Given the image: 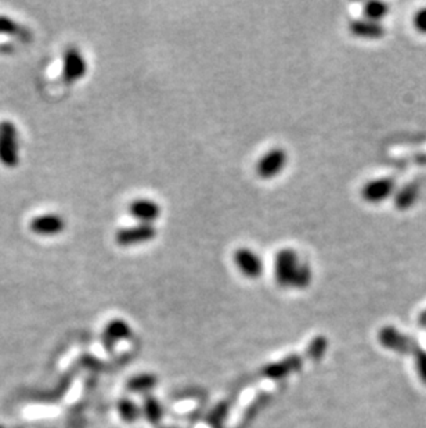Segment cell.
I'll return each instance as SVG.
<instances>
[{
	"label": "cell",
	"instance_id": "obj_1",
	"mask_svg": "<svg viewBox=\"0 0 426 428\" xmlns=\"http://www.w3.org/2000/svg\"><path fill=\"white\" fill-rule=\"evenodd\" d=\"M274 276L281 287L303 290L311 283L313 272L309 264L301 258L298 251L284 248L275 254Z\"/></svg>",
	"mask_w": 426,
	"mask_h": 428
},
{
	"label": "cell",
	"instance_id": "obj_2",
	"mask_svg": "<svg viewBox=\"0 0 426 428\" xmlns=\"http://www.w3.org/2000/svg\"><path fill=\"white\" fill-rule=\"evenodd\" d=\"M0 164L6 168H15L20 164V137L13 121H0Z\"/></svg>",
	"mask_w": 426,
	"mask_h": 428
},
{
	"label": "cell",
	"instance_id": "obj_3",
	"mask_svg": "<svg viewBox=\"0 0 426 428\" xmlns=\"http://www.w3.org/2000/svg\"><path fill=\"white\" fill-rule=\"evenodd\" d=\"M288 164V153L281 149H271L256 162V173L263 181H270L285 169Z\"/></svg>",
	"mask_w": 426,
	"mask_h": 428
},
{
	"label": "cell",
	"instance_id": "obj_4",
	"mask_svg": "<svg viewBox=\"0 0 426 428\" xmlns=\"http://www.w3.org/2000/svg\"><path fill=\"white\" fill-rule=\"evenodd\" d=\"M380 341L387 350L401 355H413L418 348V344L411 337L399 331L393 326H387L380 331Z\"/></svg>",
	"mask_w": 426,
	"mask_h": 428
},
{
	"label": "cell",
	"instance_id": "obj_5",
	"mask_svg": "<svg viewBox=\"0 0 426 428\" xmlns=\"http://www.w3.org/2000/svg\"><path fill=\"white\" fill-rule=\"evenodd\" d=\"M156 234L158 232L154 225L137 224L129 228L119 229L115 234V241L120 247H133L153 241Z\"/></svg>",
	"mask_w": 426,
	"mask_h": 428
},
{
	"label": "cell",
	"instance_id": "obj_6",
	"mask_svg": "<svg viewBox=\"0 0 426 428\" xmlns=\"http://www.w3.org/2000/svg\"><path fill=\"white\" fill-rule=\"evenodd\" d=\"M87 74V61L77 47H68L63 57V79L75 83Z\"/></svg>",
	"mask_w": 426,
	"mask_h": 428
},
{
	"label": "cell",
	"instance_id": "obj_7",
	"mask_svg": "<svg viewBox=\"0 0 426 428\" xmlns=\"http://www.w3.org/2000/svg\"><path fill=\"white\" fill-rule=\"evenodd\" d=\"M234 264L237 269L248 279H259L265 271V264L261 255L245 247L238 248L234 252Z\"/></svg>",
	"mask_w": 426,
	"mask_h": 428
},
{
	"label": "cell",
	"instance_id": "obj_8",
	"mask_svg": "<svg viewBox=\"0 0 426 428\" xmlns=\"http://www.w3.org/2000/svg\"><path fill=\"white\" fill-rule=\"evenodd\" d=\"M67 228L65 219L58 214H43L31 219L30 229L38 236L51 237L63 233Z\"/></svg>",
	"mask_w": 426,
	"mask_h": 428
},
{
	"label": "cell",
	"instance_id": "obj_9",
	"mask_svg": "<svg viewBox=\"0 0 426 428\" xmlns=\"http://www.w3.org/2000/svg\"><path fill=\"white\" fill-rule=\"evenodd\" d=\"M129 214L139 224L154 225L155 221L161 218L162 208L158 202L149 198H137L129 205Z\"/></svg>",
	"mask_w": 426,
	"mask_h": 428
},
{
	"label": "cell",
	"instance_id": "obj_10",
	"mask_svg": "<svg viewBox=\"0 0 426 428\" xmlns=\"http://www.w3.org/2000/svg\"><path fill=\"white\" fill-rule=\"evenodd\" d=\"M130 334H132V329L125 320L114 319L104 329L103 343L108 350H111L118 341L127 340L130 337Z\"/></svg>",
	"mask_w": 426,
	"mask_h": 428
},
{
	"label": "cell",
	"instance_id": "obj_11",
	"mask_svg": "<svg viewBox=\"0 0 426 428\" xmlns=\"http://www.w3.org/2000/svg\"><path fill=\"white\" fill-rule=\"evenodd\" d=\"M394 182L391 179H377L363 188V198L368 202L384 201L393 192Z\"/></svg>",
	"mask_w": 426,
	"mask_h": 428
},
{
	"label": "cell",
	"instance_id": "obj_12",
	"mask_svg": "<svg viewBox=\"0 0 426 428\" xmlns=\"http://www.w3.org/2000/svg\"><path fill=\"white\" fill-rule=\"evenodd\" d=\"M349 30L354 37L364 39H378L385 34V30L381 24L370 20H354L350 23Z\"/></svg>",
	"mask_w": 426,
	"mask_h": 428
},
{
	"label": "cell",
	"instance_id": "obj_13",
	"mask_svg": "<svg viewBox=\"0 0 426 428\" xmlns=\"http://www.w3.org/2000/svg\"><path fill=\"white\" fill-rule=\"evenodd\" d=\"M0 35H10L23 40L31 39V32L28 28L23 27L8 16H0Z\"/></svg>",
	"mask_w": 426,
	"mask_h": 428
},
{
	"label": "cell",
	"instance_id": "obj_14",
	"mask_svg": "<svg viewBox=\"0 0 426 428\" xmlns=\"http://www.w3.org/2000/svg\"><path fill=\"white\" fill-rule=\"evenodd\" d=\"M118 412L126 423H134L142 416V409L130 399H122L118 403Z\"/></svg>",
	"mask_w": 426,
	"mask_h": 428
},
{
	"label": "cell",
	"instance_id": "obj_15",
	"mask_svg": "<svg viewBox=\"0 0 426 428\" xmlns=\"http://www.w3.org/2000/svg\"><path fill=\"white\" fill-rule=\"evenodd\" d=\"M156 384V377L153 374H140L129 380L127 387L133 392H147L154 389Z\"/></svg>",
	"mask_w": 426,
	"mask_h": 428
},
{
	"label": "cell",
	"instance_id": "obj_16",
	"mask_svg": "<svg viewBox=\"0 0 426 428\" xmlns=\"http://www.w3.org/2000/svg\"><path fill=\"white\" fill-rule=\"evenodd\" d=\"M142 412L146 415L147 420L151 423H158L163 415V409L162 405L159 403L158 399H155L153 396H147L144 401V406L142 409Z\"/></svg>",
	"mask_w": 426,
	"mask_h": 428
},
{
	"label": "cell",
	"instance_id": "obj_17",
	"mask_svg": "<svg viewBox=\"0 0 426 428\" xmlns=\"http://www.w3.org/2000/svg\"><path fill=\"white\" fill-rule=\"evenodd\" d=\"M387 13V6L385 3H380V1H371L367 3L364 6V14L367 17V20L377 23L378 20H381Z\"/></svg>",
	"mask_w": 426,
	"mask_h": 428
},
{
	"label": "cell",
	"instance_id": "obj_18",
	"mask_svg": "<svg viewBox=\"0 0 426 428\" xmlns=\"http://www.w3.org/2000/svg\"><path fill=\"white\" fill-rule=\"evenodd\" d=\"M418 195V186L417 185H408L406 186L396 198V204L399 208H407L410 207Z\"/></svg>",
	"mask_w": 426,
	"mask_h": 428
},
{
	"label": "cell",
	"instance_id": "obj_19",
	"mask_svg": "<svg viewBox=\"0 0 426 428\" xmlns=\"http://www.w3.org/2000/svg\"><path fill=\"white\" fill-rule=\"evenodd\" d=\"M415 360V367L418 372V376L422 383L426 384V350H421L420 347L413 353Z\"/></svg>",
	"mask_w": 426,
	"mask_h": 428
},
{
	"label": "cell",
	"instance_id": "obj_20",
	"mask_svg": "<svg viewBox=\"0 0 426 428\" xmlns=\"http://www.w3.org/2000/svg\"><path fill=\"white\" fill-rule=\"evenodd\" d=\"M414 25L420 32L426 34V8L420 10L414 17Z\"/></svg>",
	"mask_w": 426,
	"mask_h": 428
},
{
	"label": "cell",
	"instance_id": "obj_21",
	"mask_svg": "<svg viewBox=\"0 0 426 428\" xmlns=\"http://www.w3.org/2000/svg\"><path fill=\"white\" fill-rule=\"evenodd\" d=\"M325 346H327V341L324 338H317L314 341V352H313V355H317V356L322 355L324 350H325Z\"/></svg>",
	"mask_w": 426,
	"mask_h": 428
},
{
	"label": "cell",
	"instance_id": "obj_22",
	"mask_svg": "<svg viewBox=\"0 0 426 428\" xmlns=\"http://www.w3.org/2000/svg\"><path fill=\"white\" fill-rule=\"evenodd\" d=\"M418 322H420V326H421V327L426 329V311L421 312Z\"/></svg>",
	"mask_w": 426,
	"mask_h": 428
},
{
	"label": "cell",
	"instance_id": "obj_23",
	"mask_svg": "<svg viewBox=\"0 0 426 428\" xmlns=\"http://www.w3.org/2000/svg\"><path fill=\"white\" fill-rule=\"evenodd\" d=\"M0 428H4V427H3V426H0Z\"/></svg>",
	"mask_w": 426,
	"mask_h": 428
}]
</instances>
